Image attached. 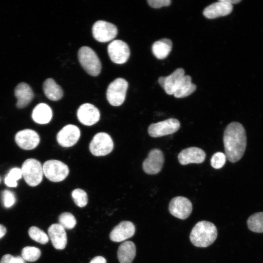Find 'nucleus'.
<instances>
[{
    "instance_id": "nucleus-30",
    "label": "nucleus",
    "mask_w": 263,
    "mask_h": 263,
    "mask_svg": "<svg viewBox=\"0 0 263 263\" xmlns=\"http://www.w3.org/2000/svg\"><path fill=\"white\" fill-rule=\"evenodd\" d=\"M28 233L32 239L40 244H46L49 241L48 235L38 227L31 226L28 230Z\"/></svg>"
},
{
    "instance_id": "nucleus-19",
    "label": "nucleus",
    "mask_w": 263,
    "mask_h": 263,
    "mask_svg": "<svg viewBox=\"0 0 263 263\" xmlns=\"http://www.w3.org/2000/svg\"><path fill=\"white\" fill-rule=\"evenodd\" d=\"M184 75V70L183 68H178L168 76L160 77L158 83L167 94H173Z\"/></svg>"
},
{
    "instance_id": "nucleus-14",
    "label": "nucleus",
    "mask_w": 263,
    "mask_h": 263,
    "mask_svg": "<svg viewBox=\"0 0 263 263\" xmlns=\"http://www.w3.org/2000/svg\"><path fill=\"white\" fill-rule=\"evenodd\" d=\"M15 141L20 148L30 150L37 147L39 143L40 138L38 133L35 131L24 129L16 133Z\"/></svg>"
},
{
    "instance_id": "nucleus-22",
    "label": "nucleus",
    "mask_w": 263,
    "mask_h": 263,
    "mask_svg": "<svg viewBox=\"0 0 263 263\" xmlns=\"http://www.w3.org/2000/svg\"><path fill=\"white\" fill-rule=\"evenodd\" d=\"M117 254L120 263H132L136 255L135 244L130 241L122 243L118 247Z\"/></svg>"
},
{
    "instance_id": "nucleus-40",
    "label": "nucleus",
    "mask_w": 263,
    "mask_h": 263,
    "mask_svg": "<svg viewBox=\"0 0 263 263\" xmlns=\"http://www.w3.org/2000/svg\"></svg>"
},
{
    "instance_id": "nucleus-13",
    "label": "nucleus",
    "mask_w": 263,
    "mask_h": 263,
    "mask_svg": "<svg viewBox=\"0 0 263 263\" xmlns=\"http://www.w3.org/2000/svg\"><path fill=\"white\" fill-rule=\"evenodd\" d=\"M80 136L79 129L75 125L68 124L58 132L56 140L61 146L68 148L75 145L79 140Z\"/></svg>"
},
{
    "instance_id": "nucleus-28",
    "label": "nucleus",
    "mask_w": 263,
    "mask_h": 263,
    "mask_svg": "<svg viewBox=\"0 0 263 263\" xmlns=\"http://www.w3.org/2000/svg\"><path fill=\"white\" fill-rule=\"evenodd\" d=\"M22 176L21 169L14 168L6 175L4 179V183L9 187H16L17 181Z\"/></svg>"
},
{
    "instance_id": "nucleus-20",
    "label": "nucleus",
    "mask_w": 263,
    "mask_h": 263,
    "mask_svg": "<svg viewBox=\"0 0 263 263\" xmlns=\"http://www.w3.org/2000/svg\"><path fill=\"white\" fill-rule=\"evenodd\" d=\"M49 237L53 246L56 249L65 248L67 243L65 229L59 224H54L48 229Z\"/></svg>"
},
{
    "instance_id": "nucleus-3",
    "label": "nucleus",
    "mask_w": 263,
    "mask_h": 263,
    "mask_svg": "<svg viewBox=\"0 0 263 263\" xmlns=\"http://www.w3.org/2000/svg\"><path fill=\"white\" fill-rule=\"evenodd\" d=\"M78 58L81 65L88 74L94 76L100 74L101 62L92 49L88 46L81 47L78 52Z\"/></svg>"
},
{
    "instance_id": "nucleus-16",
    "label": "nucleus",
    "mask_w": 263,
    "mask_h": 263,
    "mask_svg": "<svg viewBox=\"0 0 263 263\" xmlns=\"http://www.w3.org/2000/svg\"><path fill=\"white\" fill-rule=\"evenodd\" d=\"M135 231V227L132 222L123 221L113 229L110 239L114 242H122L133 236Z\"/></svg>"
},
{
    "instance_id": "nucleus-5",
    "label": "nucleus",
    "mask_w": 263,
    "mask_h": 263,
    "mask_svg": "<svg viewBox=\"0 0 263 263\" xmlns=\"http://www.w3.org/2000/svg\"><path fill=\"white\" fill-rule=\"evenodd\" d=\"M128 87V82L122 78H117L109 85L107 92V99L113 106H119L124 101Z\"/></svg>"
},
{
    "instance_id": "nucleus-21",
    "label": "nucleus",
    "mask_w": 263,
    "mask_h": 263,
    "mask_svg": "<svg viewBox=\"0 0 263 263\" xmlns=\"http://www.w3.org/2000/svg\"><path fill=\"white\" fill-rule=\"evenodd\" d=\"M15 95L17 99L16 104L18 108L26 107L34 97V93L30 86L24 82L19 84L15 89Z\"/></svg>"
},
{
    "instance_id": "nucleus-18",
    "label": "nucleus",
    "mask_w": 263,
    "mask_h": 263,
    "mask_svg": "<svg viewBox=\"0 0 263 263\" xmlns=\"http://www.w3.org/2000/svg\"><path fill=\"white\" fill-rule=\"evenodd\" d=\"M206 153L197 147H189L184 149L178 154L179 163L183 165L190 163L200 164L203 162L206 158Z\"/></svg>"
},
{
    "instance_id": "nucleus-27",
    "label": "nucleus",
    "mask_w": 263,
    "mask_h": 263,
    "mask_svg": "<svg viewBox=\"0 0 263 263\" xmlns=\"http://www.w3.org/2000/svg\"><path fill=\"white\" fill-rule=\"evenodd\" d=\"M248 228L256 233H263V212H257L251 215L247 219Z\"/></svg>"
},
{
    "instance_id": "nucleus-9",
    "label": "nucleus",
    "mask_w": 263,
    "mask_h": 263,
    "mask_svg": "<svg viewBox=\"0 0 263 263\" xmlns=\"http://www.w3.org/2000/svg\"><path fill=\"white\" fill-rule=\"evenodd\" d=\"M169 210L172 216L181 220H185L191 214L192 205L188 198L183 196H176L170 201Z\"/></svg>"
},
{
    "instance_id": "nucleus-4",
    "label": "nucleus",
    "mask_w": 263,
    "mask_h": 263,
    "mask_svg": "<svg viewBox=\"0 0 263 263\" xmlns=\"http://www.w3.org/2000/svg\"><path fill=\"white\" fill-rule=\"evenodd\" d=\"M21 170L22 176L30 186L35 187L41 182L44 174L43 168L38 160L33 158L26 160Z\"/></svg>"
},
{
    "instance_id": "nucleus-10",
    "label": "nucleus",
    "mask_w": 263,
    "mask_h": 263,
    "mask_svg": "<svg viewBox=\"0 0 263 263\" xmlns=\"http://www.w3.org/2000/svg\"><path fill=\"white\" fill-rule=\"evenodd\" d=\"M94 38L98 41L106 42L113 39L117 34V29L113 24L104 20L95 22L92 28Z\"/></svg>"
},
{
    "instance_id": "nucleus-25",
    "label": "nucleus",
    "mask_w": 263,
    "mask_h": 263,
    "mask_svg": "<svg viewBox=\"0 0 263 263\" xmlns=\"http://www.w3.org/2000/svg\"><path fill=\"white\" fill-rule=\"evenodd\" d=\"M196 89V86L191 82L189 75H185L181 80L173 95L176 98H183L193 93Z\"/></svg>"
},
{
    "instance_id": "nucleus-38",
    "label": "nucleus",
    "mask_w": 263,
    "mask_h": 263,
    "mask_svg": "<svg viewBox=\"0 0 263 263\" xmlns=\"http://www.w3.org/2000/svg\"><path fill=\"white\" fill-rule=\"evenodd\" d=\"M6 232V229L4 226L0 224V239L4 236Z\"/></svg>"
},
{
    "instance_id": "nucleus-17",
    "label": "nucleus",
    "mask_w": 263,
    "mask_h": 263,
    "mask_svg": "<svg viewBox=\"0 0 263 263\" xmlns=\"http://www.w3.org/2000/svg\"><path fill=\"white\" fill-rule=\"evenodd\" d=\"M233 10V5L227 0H221L207 6L204 10L203 14L209 19L225 16L230 14Z\"/></svg>"
},
{
    "instance_id": "nucleus-15",
    "label": "nucleus",
    "mask_w": 263,
    "mask_h": 263,
    "mask_svg": "<svg viewBox=\"0 0 263 263\" xmlns=\"http://www.w3.org/2000/svg\"><path fill=\"white\" fill-rule=\"evenodd\" d=\"M100 116L98 109L90 103L82 104L77 111L78 120L86 126H92L96 123L100 119Z\"/></svg>"
},
{
    "instance_id": "nucleus-26",
    "label": "nucleus",
    "mask_w": 263,
    "mask_h": 263,
    "mask_svg": "<svg viewBox=\"0 0 263 263\" xmlns=\"http://www.w3.org/2000/svg\"><path fill=\"white\" fill-rule=\"evenodd\" d=\"M172 48V42L168 38H162L154 42L152 51L158 59L165 58L169 54Z\"/></svg>"
},
{
    "instance_id": "nucleus-8",
    "label": "nucleus",
    "mask_w": 263,
    "mask_h": 263,
    "mask_svg": "<svg viewBox=\"0 0 263 263\" xmlns=\"http://www.w3.org/2000/svg\"><path fill=\"white\" fill-rule=\"evenodd\" d=\"M180 127V123L178 120L170 118L150 124L148 131L151 137H158L172 134L176 132Z\"/></svg>"
},
{
    "instance_id": "nucleus-2",
    "label": "nucleus",
    "mask_w": 263,
    "mask_h": 263,
    "mask_svg": "<svg viewBox=\"0 0 263 263\" xmlns=\"http://www.w3.org/2000/svg\"><path fill=\"white\" fill-rule=\"evenodd\" d=\"M217 235V227L213 223L201 221L197 222L192 228L189 239L194 246L207 247L214 243Z\"/></svg>"
},
{
    "instance_id": "nucleus-29",
    "label": "nucleus",
    "mask_w": 263,
    "mask_h": 263,
    "mask_svg": "<svg viewBox=\"0 0 263 263\" xmlns=\"http://www.w3.org/2000/svg\"><path fill=\"white\" fill-rule=\"evenodd\" d=\"M41 255L40 249L34 246H26L21 251L22 258L28 262H35L38 260Z\"/></svg>"
},
{
    "instance_id": "nucleus-7",
    "label": "nucleus",
    "mask_w": 263,
    "mask_h": 263,
    "mask_svg": "<svg viewBox=\"0 0 263 263\" xmlns=\"http://www.w3.org/2000/svg\"><path fill=\"white\" fill-rule=\"evenodd\" d=\"M113 142L111 137L106 132H98L92 139L89 149L94 156H101L109 154L113 150Z\"/></svg>"
},
{
    "instance_id": "nucleus-39",
    "label": "nucleus",
    "mask_w": 263,
    "mask_h": 263,
    "mask_svg": "<svg viewBox=\"0 0 263 263\" xmlns=\"http://www.w3.org/2000/svg\"><path fill=\"white\" fill-rule=\"evenodd\" d=\"M15 263H25L23 259L19 256L15 257Z\"/></svg>"
},
{
    "instance_id": "nucleus-23",
    "label": "nucleus",
    "mask_w": 263,
    "mask_h": 263,
    "mask_svg": "<svg viewBox=\"0 0 263 263\" xmlns=\"http://www.w3.org/2000/svg\"><path fill=\"white\" fill-rule=\"evenodd\" d=\"M52 115L51 108L43 103L38 104L34 108L32 114L34 121L39 124L48 123L51 121Z\"/></svg>"
},
{
    "instance_id": "nucleus-36",
    "label": "nucleus",
    "mask_w": 263,
    "mask_h": 263,
    "mask_svg": "<svg viewBox=\"0 0 263 263\" xmlns=\"http://www.w3.org/2000/svg\"><path fill=\"white\" fill-rule=\"evenodd\" d=\"M0 263H15V257L10 254L4 255L2 257Z\"/></svg>"
},
{
    "instance_id": "nucleus-1",
    "label": "nucleus",
    "mask_w": 263,
    "mask_h": 263,
    "mask_svg": "<svg viewBox=\"0 0 263 263\" xmlns=\"http://www.w3.org/2000/svg\"><path fill=\"white\" fill-rule=\"evenodd\" d=\"M223 142L227 160L235 163L243 157L246 146V136L243 125L237 122L229 124L224 131Z\"/></svg>"
},
{
    "instance_id": "nucleus-24",
    "label": "nucleus",
    "mask_w": 263,
    "mask_h": 263,
    "mask_svg": "<svg viewBox=\"0 0 263 263\" xmlns=\"http://www.w3.org/2000/svg\"><path fill=\"white\" fill-rule=\"evenodd\" d=\"M43 89L46 96L51 100L57 101L63 96L61 88L52 78H49L45 80Z\"/></svg>"
},
{
    "instance_id": "nucleus-6",
    "label": "nucleus",
    "mask_w": 263,
    "mask_h": 263,
    "mask_svg": "<svg viewBox=\"0 0 263 263\" xmlns=\"http://www.w3.org/2000/svg\"><path fill=\"white\" fill-rule=\"evenodd\" d=\"M43 174L52 182H58L64 180L68 176V167L62 162L57 160H49L42 166Z\"/></svg>"
},
{
    "instance_id": "nucleus-31",
    "label": "nucleus",
    "mask_w": 263,
    "mask_h": 263,
    "mask_svg": "<svg viewBox=\"0 0 263 263\" xmlns=\"http://www.w3.org/2000/svg\"><path fill=\"white\" fill-rule=\"evenodd\" d=\"M59 224L64 229H71L73 228L76 221L74 216L69 212H63L58 217Z\"/></svg>"
},
{
    "instance_id": "nucleus-37",
    "label": "nucleus",
    "mask_w": 263,
    "mask_h": 263,
    "mask_svg": "<svg viewBox=\"0 0 263 263\" xmlns=\"http://www.w3.org/2000/svg\"><path fill=\"white\" fill-rule=\"evenodd\" d=\"M90 263H106V260L102 256H98L94 257Z\"/></svg>"
},
{
    "instance_id": "nucleus-32",
    "label": "nucleus",
    "mask_w": 263,
    "mask_h": 263,
    "mask_svg": "<svg viewBox=\"0 0 263 263\" xmlns=\"http://www.w3.org/2000/svg\"><path fill=\"white\" fill-rule=\"evenodd\" d=\"M72 197L77 206L83 207L87 205L88 198L87 193L84 190L80 188L74 189L72 192Z\"/></svg>"
},
{
    "instance_id": "nucleus-33",
    "label": "nucleus",
    "mask_w": 263,
    "mask_h": 263,
    "mask_svg": "<svg viewBox=\"0 0 263 263\" xmlns=\"http://www.w3.org/2000/svg\"><path fill=\"white\" fill-rule=\"evenodd\" d=\"M226 158L225 153L221 152H217L212 155L211 158V165L214 169H221L224 166L226 162Z\"/></svg>"
},
{
    "instance_id": "nucleus-35",
    "label": "nucleus",
    "mask_w": 263,
    "mask_h": 263,
    "mask_svg": "<svg viewBox=\"0 0 263 263\" xmlns=\"http://www.w3.org/2000/svg\"><path fill=\"white\" fill-rule=\"evenodd\" d=\"M149 5L153 8H159L163 6H168L171 3L170 0H148Z\"/></svg>"
},
{
    "instance_id": "nucleus-11",
    "label": "nucleus",
    "mask_w": 263,
    "mask_h": 263,
    "mask_svg": "<svg viewBox=\"0 0 263 263\" xmlns=\"http://www.w3.org/2000/svg\"><path fill=\"white\" fill-rule=\"evenodd\" d=\"M108 52L111 60L116 64H123L129 58L130 51L128 44L121 40H114L108 47Z\"/></svg>"
},
{
    "instance_id": "nucleus-12",
    "label": "nucleus",
    "mask_w": 263,
    "mask_h": 263,
    "mask_svg": "<svg viewBox=\"0 0 263 263\" xmlns=\"http://www.w3.org/2000/svg\"><path fill=\"white\" fill-rule=\"evenodd\" d=\"M164 162L162 151L158 149L151 150L143 163V169L149 174H156L162 169Z\"/></svg>"
},
{
    "instance_id": "nucleus-34",
    "label": "nucleus",
    "mask_w": 263,
    "mask_h": 263,
    "mask_svg": "<svg viewBox=\"0 0 263 263\" xmlns=\"http://www.w3.org/2000/svg\"><path fill=\"white\" fill-rule=\"evenodd\" d=\"M2 200L4 206L8 208L13 206L16 202V197L14 193L5 189L1 193Z\"/></svg>"
}]
</instances>
